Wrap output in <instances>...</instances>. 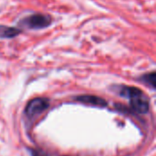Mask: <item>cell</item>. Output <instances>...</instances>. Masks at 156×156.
<instances>
[{"label": "cell", "mask_w": 156, "mask_h": 156, "mask_svg": "<svg viewBox=\"0 0 156 156\" xmlns=\"http://www.w3.org/2000/svg\"><path fill=\"white\" fill-rule=\"evenodd\" d=\"M52 24V17L48 14L34 13L19 20L18 26L29 29H43Z\"/></svg>", "instance_id": "obj_2"}, {"label": "cell", "mask_w": 156, "mask_h": 156, "mask_svg": "<svg viewBox=\"0 0 156 156\" xmlns=\"http://www.w3.org/2000/svg\"><path fill=\"white\" fill-rule=\"evenodd\" d=\"M113 89L122 97L129 100L132 109L139 113L145 114L149 112V100L144 92L137 87L118 85L114 86Z\"/></svg>", "instance_id": "obj_1"}, {"label": "cell", "mask_w": 156, "mask_h": 156, "mask_svg": "<svg viewBox=\"0 0 156 156\" xmlns=\"http://www.w3.org/2000/svg\"><path fill=\"white\" fill-rule=\"evenodd\" d=\"M155 72H150L146 73L139 78V80L146 84L147 86L151 87L152 89H155Z\"/></svg>", "instance_id": "obj_6"}, {"label": "cell", "mask_w": 156, "mask_h": 156, "mask_svg": "<svg viewBox=\"0 0 156 156\" xmlns=\"http://www.w3.org/2000/svg\"><path fill=\"white\" fill-rule=\"evenodd\" d=\"M49 107V100L46 98H35L28 101L27 107L25 109V114L33 118L42 113Z\"/></svg>", "instance_id": "obj_3"}, {"label": "cell", "mask_w": 156, "mask_h": 156, "mask_svg": "<svg viewBox=\"0 0 156 156\" xmlns=\"http://www.w3.org/2000/svg\"><path fill=\"white\" fill-rule=\"evenodd\" d=\"M75 100L77 101H80L81 103L87 104V105H90V106H94V107H100V108H104L108 105V102L98 96L95 95H80L75 98Z\"/></svg>", "instance_id": "obj_4"}, {"label": "cell", "mask_w": 156, "mask_h": 156, "mask_svg": "<svg viewBox=\"0 0 156 156\" xmlns=\"http://www.w3.org/2000/svg\"><path fill=\"white\" fill-rule=\"evenodd\" d=\"M31 156H50L48 154H47L46 152L42 151V150H36L33 149L31 150Z\"/></svg>", "instance_id": "obj_7"}, {"label": "cell", "mask_w": 156, "mask_h": 156, "mask_svg": "<svg viewBox=\"0 0 156 156\" xmlns=\"http://www.w3.org/2000/svg\"><path fill=\"white\" fill-rule=\"evenodd\" d=\"M21 33L22 30L20 28L0 25V38H14Z\"/></svg>", "instance_id": "obj_5"}]
</instances>
